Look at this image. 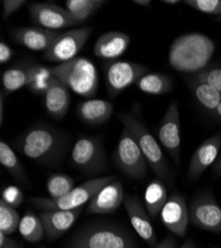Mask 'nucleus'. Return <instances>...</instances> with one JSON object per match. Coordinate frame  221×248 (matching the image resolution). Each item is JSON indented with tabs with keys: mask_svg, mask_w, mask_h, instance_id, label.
Masks as SVG:
<instances>
[{
	"mask_svg": "<svg viewBox=\"0 0 221 248\" xmlns=\"http://www.w3.org/2000/svg\"><path fill=\"white\" fill-rule=\"evenodd\" d=\"M13 144L30 160L44 166H53L63 159L68 147V137L56 127L36 124L13 140Z\"/></svg>",
	"mask_w": 221,
	"mask_h": 248,
	"instance_id": "1",
	"label": "nucleus"
},
{
	"mask_svg": "<svg viewBox=\"0 0 221 248\" xmlns=\"http://www.w3.org/2000/svg\"><path fill=\"white\" fill-rule=\"evenodd\" d=\"M214 51L215 43L206 34H183L177 37L170 47L169 63L177 72L194 75L208 67Z\"/></svg>",
	"mask_w": 221,
	"mask_h": 248,
	"instance_id": "2",
	"label": "nucleus"
},
{
	"mask_svg": "<svg viewBox=\"0 0 221 248\" xmlns=\"http://www.w3.org/2000/svg\"><path fill=\"white\" fill-rule=\"evenodd\" d=\"M55 78L74 93L93 97L98 89V73L95 65L88 58L76 57L72 61L52 67Z\"/></svg>",
	"mask_w": 221,
	"mask_h": 248,
	"instance_id": "3",
	"label": "nucleus"
},
{
	"mask_svg": "<svg viewBox=\"0 0 221 248\" xmlns=\"http://www.w3.org/2000/svg\"><path fill=\"white\" fill-rule=\"evenodd\" d=\"M119 119L121 120L123 126L133 136L139 148L141 149L147 163L161 181H168L169 166L162 148L157 140L149 132L146 126L130 113H120Z\"/></svg>",
	"mask_w": 221,
	"mask_h": 248,
	"instance_id": "4",
	"label": "nucleus"
},
{
	"mask_svg": "<svg viewBox=\"0 0 221 248\" xmlns=\"http://www.w3.org/2000/svg\"><path fill=\"white\" fill-rule=\"evenodd\" d=\"M115 178V176L94 178L74 187L69 194L59 199L31 198L29 199V202L36 209L43 212L73 211L80 209L82 205L89 202L90 200L106 185L113 182Z\"/></svg>",
	"mask_w": 221,
	"mask_h": 248,
	"instance_id": "5",
	"label": "nucleus"
},
{
	"mask_svg": "<svg viewBox=\"0 0 221 248\" xmlns=\"http://www.w3.org/2000/svg\"><path fill=\"white\" fill-rule=\"evenodd\" d=\"M131 236L109 224L89 226L75 234L69 248H134Z\"/></svg>",
	"mask_w": 221,
	"mask_h": 248,
	"instance_id": "6",
	"label": "nucleus"
},
{
	"mask_svg": "<svg viewBox=\"0 0 221 248\" xmlns=\"http://www.w3.org/2000/svg\"><path fill=\"white\" fill-rule=\"evenodd\" d=\"M74 166L87 175H95L104 171L106 156L99 136H83L77 139L72 150Z\"/></svg>",
	"mask_w": 221,
	"mask_h": 248,
	"instance_id": "7",
	"label": "nucleus"
},
{
	"mask_svg": "<svg viewBox=\"0 0 221 248\" xmlns=\"http://www.w3.org/2000/svg\"><path fill=\"white\" fill-rule=\"evenodd\" d=\"M114 162L118 169L132 179H143L147 173V161L133 136L123 128L115 149Z\"/></svg>",
	"mask_w": 221,
	"mask_h": 248,
	"instance_id": "8",
	"label": "nucleus"
},
{
	"mask_svg": "<svg viewBox=\"0 0 221 248\" xmlns=\"http://www.w3.org/2000/svg\"><path fill=\"white\" fill-rule=\"evenodd\" d=\"M92 31L91 26H86L59 33L51 47L44 52L43 58L59 64L74 60L88 42Z\"/></svg>",
	"mask_w": 221,
	"mask_h": 248,
	"instance_id": "9",
	"label": "nucleus"
},
{
	"mask_svg": "<svg viewBox=\"0 0 221 248\" xmlns=\"http://www.w3.org/2000/svg\"><path fill=\"white\" fill-rule=\"evenodd\" d=\"M150 73V70L140 64L129 61H112L105 65L104 77L108 94L116 97L120 93L128 87L136 84L137 80L144 75Z\"/></svg>",
	"mask_w": 221,
	"mask_h": 248,
	"instance_id": "10",
	"label": "nucleus"
},
{
	"mask_svg": "<svg viewBox=\"0 0 221 248\" xmlns=\"http://www.w3.org/2000/svg\"><path fill=\"white\" fill-rule=\"evenodd\" d=\"M190 223L200 230L221 232V206L210 194L196 197L189 209Z\"/></svg>",
	"mask_w": 221,
	"mask_h": 248,
	"instance_id": "11",
	"label": "nucleus"
},
{
	"mask_svg": "<svg viewBox=\"0 0 221 248\" xmlns=\"http://www.w3.org/2000/svg\"><path fill=\"white\" fill-rule=\"evenodd\" d=\"M157 135L161 145L165 148L175 164L178 165L182 138H180L179 110L176 100L171 101L163 119L159 124Z\"/></svg>",
	"mask_w": 221,
	"mask_h": 248,
	"instance_id": "12",
	"label": "nucleus"
},
{
	"mask_svg": "<svg viewBox=\"0 0 221 248\" xmlns=\"http://www.w3.org/2000/svg\"><path fill=\"white\" fill-rule=\"evenodd\" d=\"M28 11L33 22L47 30L55 31L78 25L67 9L57 4L33 2L28 4Z\"/></svg>",
	"mask_w": 221,
	"mask_h": 248,
	"instance_id": "13",
	"label": "nucleus"
},
{
	"mask_svg": "<svg viewBox=\"0 0 221 248\" xmlns=\"http://www.w3.org/2000/svg\"><path fill=\"white\" fill-rule=\"evenodd\" d=\"M161 220L174 234L184 237L187 233L190 217L187 202L178 193H173L160 214Z\"/></svg>",
	"mask_w": 221,
	"mask_h": 248,
	"instance_id": "14",
	"label": "nucleus"
},
{
	"mask_svg": "<svg viewBox=\"0 0 221 248\" xmlns=\"http://www.w3.org/2000/svg\"><path fill=\"white\" fill-rule=\"evenodd\" d=\"M123 202L135 232L149 246H156L157 237L149 217V214L142 202L136 196L126 195Z\"/></svg>",
	"mask_w": 221,
	"mask_h": 248,
	"instance_id": "15",
	"label": "nucleus"
},
{
	"mask_svg": "<svg viewBox=\"0 0 221 248\" xmlns=\"http://www.w3.org/2000/svg\"><path fill=\"white\" fill-rule=\"evenodd\" d=\"M221 147V134H216L205 142L193 152L188 169V177L194 181L202 176L206 169L216 162Z\"/></svg>",
	"mask_w": 221,
	"mask_h": 248,
	"instance_id": "16",
	"label": "nucleus"
},
{
	"mask_svg": "<svg viewBox=\"0 0 221 248\" xmlns=\"http://www.w3.org/2000/svg\"><path fill=\"white\" fill-rule=\"evenodd\" d=\"M125 194L121 182L113 181L100 190L88 202V213L108 215L114 213L124 201Z\"/></svg>",
	"mask_w": 221,
	"mask_h": 248,
	"instance_id": "17",
	"label": "nucleus"
},
{
	"mask_svg": "<svg viewBox=\"0 0 221 248\" xmlns=\"http://www.w3.org/2000/svg\"><path fill=\"white\" fill-rule=\"evenodd\" d=\"M58 35L56 31L41 27H18L11 33L15 42L36 52H46Z\"/></svg>",
	"mask_w": 221,
	"mask_h": 248,
	"instance_id": "18",
	"label": "nucleus"
},
{
	"mask_svg": "<svg viewBox=\"0 0 221 248\" xmlns=\"http://www.w3.org/2000/svg\"><path fill=\"white\" fill-rule=\"evenodd\" d=\"M82 208L73 211H48L40 215L49 240H54L65 234L78 218Z\"/></svg>",
	"mask_w": 221,
	"mask_h": 248,
	"instance_id": "19",
	"label": "nucleus"
},
{
	"mask_svg": "<svg viewBox=\"0 0 221 248\" xmlns=\"http://www.w3.org/2000/svg\"><path fill=\"white\" fill-rule=\"evenodd\" d=\"M130 44V37L126 33L120 31H109L96 40L93 53L97 58L114 61L121 57Z\"/></svg>",
	"mask_w": 221,
	"mask_h": 248,
	"instance_id": "20",
	"label": "nucleus"
},
{
	"mask_svg": "<svg viewBox=\"0 0 221 248\" xmlns=\"http://www.w3.org/2000/svg\"><path fill=\"white\" fill-rule=\"evenodd\" d=\"M44 96V107L48 114L55 120H62L70 108L71 95L69 89L55 78Z\"/></svg>",
	"mask_w": 221,
	"mask_h": 248,
	"instance_id": "21",
	"label": "nucleus"
},
{
	"mask_svg": "<svg viewBox=\"0 0 221 248\" xmlns=\"http://www.w3.org/2000/svg\"><path fill=\"white\" fill-rule=\"evenodd\" d=\"M76 113L89 125H102L110 119L113 113V105L108 100L89 98L79 103Z\"/></svg>",
	"mask_w": 221,
	"mask_h": 248,
	"instance_id": "22",
	"label": "nucleus"
},
{
	"mask_svg": "<svg viewBox=\"0 0 221 248\" xmlns=\"http://www.w3.org/2000/svg\"><path fill=\"white\" fill-rule=\"evenodd\" d=\"M187 81L198 105L207 113L211 114L221 102V93L206 82L196 80L191 77Z\"/></svg>",
	"mask_w": 221,
	"mask_h": 248,
	"instance_id": "23",
	"label": "nucleus"
},
{
	"mask_svg": "<svg viewBox=\"0 0 221 248\" xmlns=\"http://www.w3.org/2000/svg\"><path fill=\"white\" fill-rule=\"evenodd\" d=\"M167 201L168 191L162 181L155 179L148 184L144 195V203L151 218H155L161 214Z\"/></svg>",
	"mask_w": 221,
	"mask_h": 248,
	"instance_id": "24",
	"label": "nucleus"
},
{
	"mask_svg": "<svg viewBox=\"0 0 221 248\" xmlns=\"http://www.w3.org/2000/svg\"><path fill=\"white\" fill-rule=\"evenodd\" d=\"M135 85L145 93L158 95L170 93L173 89V80L164 74L148 73L140 78Z\"/></svg>",
	"mask_w": 221,
	"mask_h": 248,
	"instance_id": "25",
	"label": "nucleus"
},
{
	"mask_svg": "<svg viewBox=\"0 0 221 248\" xmlns=\"http://www.w3.org/2000/svg\"><path fill=\"white\" fill-rule=\"evenodd\" d=\"M54 79L55 76L52 68L43 65L29 66V82L27 88L33 93L44 95Z\"/></svg>",
	"mask_w": 221,
	"mask_h": 248,
	"instance_id": "26",
	"label": "nucleus"
},
{
	"mask_svg": "<svg viewBox=\"0 0 221 248\" xmlns=\"http://www.w3.org/2000/svg\"><path fill=\"white\" fill-rule=\"evenodd\" d=\"M0 163L6 171L19 183L27 184V176L21 162L13 149L3 140L0 142Z\"/></svg>",
	"mask_w": 221,
	"mask_h": 248,
	"instance_id": "27",
	"label": "nucleus"
},
{
	"mask_svg": "<svg viewBox=\"0 0 221 248\" xmlns=\"http://www.w3.org/2000/svg\"><path fill=\"white\" fill-rule=\"evenodd\" d=\"M104 3H106L104 0H67L66 9L80 25L96 13Z\"/></svg>",
	"mask_w": 221,
	"mask_h": 248,
	"instance_id": "28",
	"label": "nucleus"
},
{
	"mask_svg": "<svg viewBox=\"0 0 221 248\" xmlns=\"http://www.w3.org/2000/svg\"><path fill=\"white\" fill-rule=\"evenodd\" d=\"M18 230L25 240L33 243L40 241L46 234L41 218L30 211L21 217Z\"/></svg>",
	"mask_w": 221,
	"mask_h": 248,
	"instance_id": "29",
	"label": "nucleus"
},
{
	"mask_svg": "<svg viewBox=\"0 0 221 248\" xmlns=\"http://www.w3.org/2000/svg\"><path fill=\"white\" fill-rule=\"evenodd\" d=\"M29 66L22 65L7 69L2 75L3 93H12L18 90L28 86L29 82Z\"/></svg>",
	"mask_w": 221,
	"mask_h": 248,
	"instance_id": "30",
	"label": "nucleus"
},
{
	"mask_svg": "<svg viewBox=\"0 0 221 248\" xmlns=\"http://www.w3.org/2000/svg\"><path fill=\"white\" fill-rule=\"evenodd\" d=\"M46 188L50 199H59L74 188V180L65 174H53L48 178Z\"/></svg>",
	"mask_w": 221,
	"mask_h": 248,
	"instance_id": "31",
	"label": "nucleus"
},
{
	"mask_svg": "<svg viewBox=\"0 0 221 248\" xmlns=\"http://www.w3.org/2000/svg\"><path fill=\"white\" fill-rule=\"evenodd\" d=\"M19 214L13 206L0 201V232L6 235H11L19 227Z\"/></svg>",
	"mask_w": 221,
	"mask_h": 248,
	"instance_id": "32",
	"label": "nucleus"
},
{
	"mask_svg": "<svg viewBox=\"0 0 221 248\" xmlns=\"http://www.w3.org/2000/svg\"><path fill=\"white\" fill-rule=\"evenodd\" d=\"M191 78L211 86L221 93V66H209L206 70L194 75H190Z\"/></svg>",
	"mask_w": 221,
	"mask_h": 248,
	"instance_id": "33",
	"label": "nucleus"
},
{
	"mask_svg": "<svg viewBox=\"0 0 221 248\" xmlns=\"http://www.w3.org/2000/svg\"><path fill=\"white\" fill-rule=\"evenodd\" d=\"M185 3L202 13L221 16V0H186Z\"/></svg>",
	"mask_w": 221,
	"mask_h": 248,
	"instance_id": "34",
	"label": "nucleus"
},
{
	"mask_svg": "<svg viewBox=\"0 0 221 248\" xmlns=\"http://www.w3.org/2000/svg\"><path fill=\"white\" fill-rule=\"evenodd\" d=\"M1 200L13 206V208H17L24 201V195L23 192L20 190L16 186H6V187L1 192Z\"/></svg>",
	"mask_w": 221,
	"mask_h": 248,
	"instance_id": "35",
	"label": "nucleus"
},
{
	"mask_svg": "<svg viewBox=\"0 0 221 248\" xmlns=\"http://www.w3.org/2000/svg\"><path fill=\"white\" fill-rule=\"evenodd\" d=\"M25 3V0H4L2 1L3 6V19L9 18L15 12H17Z\"/></svg>",
	"mask_w": 221,
	"mask_h": 248,
	"instance_id": "36",
	"label": "nucleus"
},
{
	"mask_svg": "<svg viewBox=\"0 0 221 248\" xmlns=\"http://www.w3.org/2000/svg\"><path fill=\"white\" fill-rule=\"evenodd\" d=\"M13 57V50L1 40L0 42V64H6Z\"/></svg>",
	"mask_w": 221,
	"mask_h": 248,
	"instance_id": "37",
	"label": "nucleus"
},
{
	"mask_svg": "<svg viewBox=\"0 0 221 248\" xmlns=\"http://www.w3.org/2000/svg\"><path fill=\"white\" fill-rule=\"evenodd\" d=\"M0 248H23L17 240L9 237V235L0 232Z\"/></svg>",
	"mask_w": 221,
	"mask_h": 248,
	"instance_id": "38",
	"label": "nucleus"
},
{
	"mask_svg": "<svg viewBox=\"0 0 221 248\" xmlns=\"http://www.w3.org/2000/svg\"><path fill=\"white\" fill-rule=\"evenodd\" d=\"M177 241L173 236H168L163 239L160 243H158L154 248H176Z\"/></svg>",
	"mask_w": 221,
	"mask_h": 248,
	"instance_id": "39",
	"label": "nucleus"
},
{
	"mask_svg": "<svg viewBox=\"0 0 221 248\" xmlns=\"http://www.w3.org/2000/svg\"><path fill=\"white\" fill-rule=\"evenodd\" d=\"M134 4L140 5V6H143V7H149L152 4L151 0H133L132 1Z\"/></svg>",
	"mask_w": 221,
	"mask_h": 248,
	"instance_id": "40",
	"label": "nucleus"
},
{
	"mask_svg": "<svg viewBox=\"0 0 221 248\" xmlns=\"http://www.w3.org/2000/svg\"><path fill=\"white\" fill-rule=\"evenodd\" d=\"M210 115H212L215 119L221 121V102L219 103V105L217 106V108L214 109V111Z\"/></svg>",
	"mask_w": 221,
	"mask_h": 248,
	"instance_id": "41",
	"label": "nucleus"
},
{
	"mask_svg": "<svg viewBox=\"0 0 221 248\" xmlns=\"http://www.w3.org/2000/svg\"><path fill=\"white\" fill-rule=\"evenodd\" d=\"M3 92H1V94H0V123H3Z\"/></svg>",
	"mask_w": 221,
	"mask_h": 248,
	"instance_id": "42",
	"label": "nucleus"
},
{
	"mask_svg": "<svg viewBox=\"0 0 221 248\" xmlns=\"http://www.w3.org/2000/svg\"><path fill=\"white\" fill-rule=\"evenodd\" d=\"M214 171L218 176H221V155L217 158L215 165H214Z\"/></svg>",
	"mask_w": 221,
	"mask_h": 248,
	"instance_id": "43",
	"label": "nucleus"
},
{
	"mask_svg": "<svg viewBox=\"0 0 221 248\" xmlns=\"http://www.w3.org/2000/svg\"><path fill=\"white\" fill-rule=\"evenodd\" d=\"M179 248H197V247H196V245L192 240H188L182 246H180Z\"/></svg>",
	"mask_w": 221,
	"mask_h": 248,
	"instance_id": "44",
	"label": "nucleus"
},
{
	"mask_svg": "<svg viewBox=\"0 0 221 248\" xmlns=\"http://www.w3.org/2000/svg\"><path fill=\"white\" fill-rule=\"evenodd\" d=\"M162 2L165 4H168V5H177V4L180 3V0H164V1H162Z\"/></svg>",
	"mask_w": 221,
	"mask_h": 248,
	"instance_id": "45",
	"label": "nucleus"
},
{
	"mask_svg": "<svg viewBox=\"0 0 221 248\" xmlns=\"http://www.w3.org/2000/svg\"><path fill=\"white\" fill-rule=\"evenodd\" d=\"M217 21H219V22L221 23V16H218V17H217Z\"/></svg>",
	"mask_w": 221,
	"mask_h": 248,
	"instance_id": "46",
	"label": "nucleus"
}]
</instances>
